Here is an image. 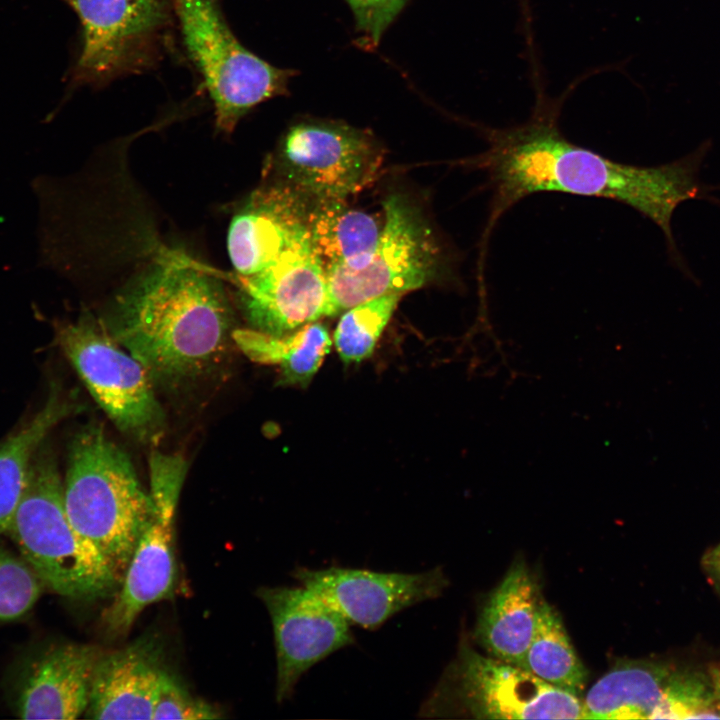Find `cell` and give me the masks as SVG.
<instances>
[{
  "label": "cell",
  "mask_w": 720,
  "mask_h": 720,
  "mask_svg": "<svg viewBox=\"0 0 720 720\" xmlns=\"http://www.w3.org/2000/svg\"><path fill=\"white\" fill-rule=\"evenodd\" d=\"M166 672L161 647L153 638L143 637L125 648L102 654L93 671L85 717L152 719Z\"/></svg>",
  "instance_id": "obj_16"
},
{
  "label": "cell",
  "mask_w": 720,
  "mask_h": 720,
  "mask_svg": "<svg viewBox=\"0 0 720 720\" xmlns=\"http://www.w3.org/2000/svg\"><path fill=\"white\" fill-rule=\"evenodd\" d=\"M63 497L73 528L121 582L139 540L158 515L129 456L98 422L83 426L71 440Z\"/></svg>",
  "instance_id": "obj_3"
},
{
  "label": "cell",
  "mask_w": 720,
  "mask_h": 720,
  "mask_svg": "<svg viewBox=\"0 0 720 720\" xmlns=\"http://www.w3.org/2000/svg\"><path fill=\"white\" fill-rule=\"evenodd\" d=\"M308 197L289 184L254 191L234 214L227 249L241 277L260 272L308 232Z\"/></svg>",
  "instance_id": "obj_14"
},
{
  "label": "cell",
  "mask_w": 720,
  "mask_h": 720,
  "mask_svg": "<svg viewBox=\"0 0 720 720\" xmlns=\"http://www.w3.org/2000/svg\"><path fill=\"white\" fill-rule=\"evenodd\" d=\"M77 14L81 43L76 85H100L151 65L169 24L172 0H63Z\"/></svg>",
  "instance_id": "obj_8"
},
{
  "label": "cell",
  "mask_w": 720,
  "mask_h": 720,
  "mask_svg": "<svg viewBox=\"0 0 720 720\" xmlns=\"http://www.w3.org/2000/svg\"><path fill=\"white\" fill-rule=\"evenodd\" d=\"M57 343L91 396L117 429L143 445H157L166 417L147 370L89 313L56 329Z\"/></svg>",
  "instance_id": "obj_6"
},
{
  "label": "cell",
  "mask_w": 720,
  "mask_h": 720,
  "mask_svg": "<svg viewBox=\"0 0 720 720\" xmlns=\"http://www.w3.org/2000/svg\"><path fill=\"white\" fill-rule=\"evenodd\" d=\"M672 671L662 663L618 660L587 692L584 719H651Z\"/></svg>",
  "instance_id": "obj_19"
},
{
  "label": "cell",
  "mask_w": 720,
  "mask_h": 720,
  "mask_svg": "<svg viewBox=\"0 0 720 720\" xmlns=\"http://www.w3.org/2000/svg\"><path fill=\"white\" fill-rule=\"evenodd\" d=\"M561 102L538 93L528 121L505 129H485L487 149L468 160L486 172L492 191L485 238L499 218L524 197L560 192L597 197L625 204L650 219L662 231L670 263L680 272L688 264L677 247L672 218L688 200L720 206L713 195L720 185L703 183L701 166L711 149L704 142L694 151L658 166L620 163L568 140L558 125Z\"/></svg>",
  "instance_id": "obj_1"
},
{
  "label": "cell",
  "mask_w": 720,
  "mask_h": 720,
  "mask_svg": "<svg viewBox=\"0 0 720 720\" xmlns=\"http://www.w3.org/2000/svg\"><path fill=\"white\" fill-rule=\"evenodd\" d=\"M150 494L156 506L158 519L173 524L184 483L187 464L179 455L154 451L150 456Z\"/></svg>",
  "instance_id": "obj_27"
},
{
  "label": "cell",
  "mask_w": 720,
  "mask_h": 720,
  "mask_svg": "<svg viewBox=\"0 0 720 720\" xmlns=\"http://www.w3.org/2000/svg\"><path fill=\"white\" fill-rule=\"evenodd\" d=\"M233 342L250 360L280 368V383L307 385L329 353L332 340L324 325L310 322L297 331L272 335L235 329Z\"/></svg>",
  "instance_id": "obj_22"
},
{
  "label": "cell",
  "mask_w": 720,
  "mask_h": 720,
  "mask_svg": "<svg viewBox=\"0 0 720 720\" xmlns=\"http://www.w3.org/2000/svg\"><path fill=\"white\" fill-rule=\"evenodd\" d=\"M221 712L210 703L192 696L166 672L155 700L152 719L207 720L221 718Z\"/></svg>",
  "instance_id": "obj_28"
},
{
  "label": "cell",
  "mask_w": 720,
  "mask_h": 720,
  "mask_svg": "<svg viewBox=\"0 0 720 720\" xmlns=\"http://www.w3.org/2000/svg\"><path fill=\"white\" fill-rule=\"evenodd\" d=\"M706 560L709 566L713 567V569L720 577V554H715L711 552Z\"/></svg>",
  "instance_id": "obj_30"
},
{
  "label": "cell",
  "mask_w": 720,
  "mask_h": 720,
  "mask_svg": "<svg viewBox=\"0 0 720 720\" xmlns=\"http://www.w3.org/2000/svg\"><path fill=\"white\" fill-rule=\"evenodd\" d=\"M44 587L75 600L115 594L120 582L100 553L73 528L66 513L56 456L36 452L7 534Z\"/></svg>",
  "instance_id": "obj_4"
},
{
  "label": "cell",
  "mask_w": 720,
  "mask_h": 720,
  "mask_svg": "<svg viewBox=\"0 0 720 720\" xmlns=\"http://www.w3.org/2000/svg\"><path fill=\"white\" fill-rule=\"evenodd\" d=\"M293 577L335 608L350 625L375 630L396 613L438 597L447 584L441 569L420 573L298 567Z\"/></svg>",
  "instance_id": "obj_13"
},
{
  "label": "cell",
  "mask_w": 720,
  "mask_h": 720,
  "mask_svg": "<svg viewBox=\"0 0 720 720\" xmlns=\"http://www.w3.org/2000/svg\"><path fill=\"white\" fill-rule=\"evenodd\" d=\"M280 158L288 184L297 191L315 201L345 200L373 181L382 152L360 129L305 122L288 131Z\"/></svg>",
  "instance_id": "obj_10"
},
{
  "label": "cell",
  "mask_w": 720,
  "mask_h": 720,
  "mask_svg": "<svg viewBox=\"0 0 720 720\" xmlns=\"http://www.w3.org/2000/svg\"><path fill=\"white\" fill-rule=\"evenodd\" d=\"M175 580L173 524L157 519L139 540L114 600L103 614L107 631L126 633L147 606L172 597Z\"/></svg>",
  "instance_id": "obj_18"
},
{
  "label": "cell",
  "mask_w": 720,
  "mask_h": 720,
  "mask_svg": "<svg viewBox=\"0 0 720 720\" xmlns=\"http://www.w3.org/2000/svg\"><path fill=\"white\" fill-rule=\"evenodd\" d=\"M102 655L88 644L51 646L35 655L19 679L15 712L22 719L79 718L85 713L93 671Z\"/></svg>",
  "instance_id": "obj_15"
},
{
  "label": "cell",
  "mask_w": 720,
  "mask_h": 720,
  "mask_svg": "<svg viewBox=\"0 0 720 720\" xmlns=\"http://www.w3.org/2000/svg\"><path fill=\"white\" fill-rule=\"evenodd\" d=\"M271 619L277 660L276 700L289 698L301 676L354 643L349 622L314 591L261 587L256 592Z\"/></svg>",
  "instance_id": "obj_12"
},
{
  "label": "cell",
  "mask_w": 720,
  "mask_h": 720,
  "mask_svg": "<svg viewBox=\"0 0 720 720\" xmlns=\"http://www.w3.org/2000/svg\"><path fill=\"white\" fill-rule=\"evenodd\" d=\"M445 676L430 698H457L475 718L584 719L583 700L577 693L465 644Z\"/></svg>",
  "instance_id": "obj_9"
},
{
  "label": "cell",
  "mask_w": 720,
  "mask_h": 720,
  "mask_svg": "<svg viewBox=\"0 0 720 720\" xmlns=\"http://www.w3.org/2000/svg\"><path fill=\"white\" fill-rule=\"evenodd\" d=\"M43 588L26 561L0 544V622L15 621L26 615Z\"/></svg>",
  "instance_id": "obj_26"
},
{
  "label": "cell",
  "mask_w": 720,
  "mask_h": 720,
  "mask_svg": "<svg viewBox=\"0 0 720 720\" xmlns=\"http://www.w3.org/2000/svg\"><path fill=\"white\" fill-rule=\"evenodd\" d=\"M101 322L144 366L155 387L168 392L213 376L234 343L233 313L222 285L181 260L141 275Z\"/></svg>",
  "instance_id": "obj_2"
},
{
  "label": "cell",
  "mask_w": 720,
  "mask_h": 720,
  "mask_svg": "<svg viewBox=\"0 0 720 720\" xmlns=\"http://www.w3.org/2000/svg\"><path fill=\"white\" fill-rule=\"evenodd\" d=\"M383 208L381 235L368 262L358 269L326 270L327 316L376 297L402 296L444 272L443 249L420 210L402 194L389 195Z\"/></svg>",
  "instance_id": "obj_7"
},
{
  "label": "cell",
  "mask_w": 720,
  "mask_h": 720,
  "mask_svg": "<svg viewBox=\"0 0 720 720\" xmlns=\"http://www.w3.org/2000/svg\"><path fill=\"white\" fill-rule=\"evenodd\" d=\"M540 598L523 560H515L479 613L475 638L493 658L523 668Z\"/></svg>",
  "instance_id": "obj_17"
},
{
  "label": "cell",
  "mask_w": 720,
  "mask_h": 720,
  "mask_svg": "<svg viewBox=\"0 0 720 720\" xmlns=\"http://www.w3.org/2000/svg\"><path fill=\"white\" fill-rule=\"evenodd\" d=\"M400 297L384 295L344 311L334 333L336 349L344 362H359L373 353Z\"/></svg>",
  "instance_id": "obj_25"
},
{
  "label": "cell",
  "mask_w": 720,
  "mask_h": 720,
  "mask_svg": "<svg viewBox=\"0 0 720 720\" xmlns=\"http://www.w3.org/2000/svg\"><path fill=\"white\" fill-rule=\"evenodd\" d=\"M83 406L53 384L41 409L0 443V535H7L23 496L32 460L49 432Z\"/></svg>",
  "instance_id": "obj_20"
},
{
  "label": "cell",
  "mask_w": 720,
  "mask_h": 720,
  "mask_svg": "<svg viewBox=\"0 0 720 720\" xmlns=\"http://www.w3.org/2000/svg\"><path fill=\"white\" fill-rule=\"evenodd\" d=\"M241 310L253 329L284 335L327 316V273L309 231L268 267L240 276Z\"/></svg>",
  "instance_id": "obj_11"
},
{
  "label": "cell",
  "mask_w": 720,
  "mask_h": 720,
  "mask_svg": "<svg viewBox=\"0 0 720 720\" xmlns=\"http://www.w3.org/2000/svg\"><path fill=\"white\" fill-rule=\"evenodd\" d=\"M712 552L715 554H720V545L716 547Z\"/></svg>",
  "instance_id": "obj_31"
},
{
  "label": "cell",
  "mask_w": 720,
  "mask_h": 720,
  "mask_svg": "<svg viewBox=\"0 0 720 720\" xmlns=\"http://www.w3.org/2000/svg\"><path fill=\"white\" fill-rule=\"evenodd\" d=\"M720 719V668L672 671L651 719Z\"/></svg>",
  "instance_id": "obj_24"
},
{
  "label": "cell",
  "mask_w": 720,
  "mask_h": 720,
  "mask_svg": "<svg viewBox=\"0 0 720 720\" xmlns=\"http://www.w3.org/2000/svg\"><path fill=\"white\" fill-rule=\"evenodd\" d=\"M382 227L375 217L349 207L344 200L315 201L308 219L312 250L326 270L364 266L375 251Z\"/></svg>",
  "instance_id": "obj_21"
},
{
  "label": "cell",
  "mask_w": 720,
  "mask_h": 720,
  "mask_svg": "<svg viewBox=\"0 0 720 720\" xmlns=\"http://www.w3.org/2000/svg\"><path fill=\"white\" fill-rule=\"evenodd\" d=\"M408 0H347L368 46H374Z\"/></svg>",
  "instance_id": "obj_29"
},
{
  "label": "cell",
  "mask_w": 720,
  "mask_h": 720,
  "mask_svg": "<svg viewBox=\"0 0 720 720\" xmlns=\"http://www.w3.org/2000/svg\"><path fill=\"white\" fill-rule=\"evenodd\" d=\"M185 49L214 106L216 127L231 133L253 107L287 93L293 71L277 68L244 47L217 0H172Z\"/></svg>",
  "instance_id": "obj_5"
},
{
  "label": "cell",
  "mask_w": 720,
  "mask_h": 720,
  "mask_svg": "<svg viewBox=\"0 0 720 720\" xmlns=\"http://www.w3.org/2000/svg\"><path fill=\"white\" fill-rule=\"evenodd\" d=\"M523 669L559 688L579 694L588 672L576 654L558 612L540 600Z\"/></svg>",
  "instance_id": "obj_23"
}]
</instances>
